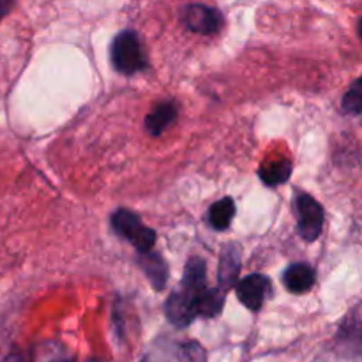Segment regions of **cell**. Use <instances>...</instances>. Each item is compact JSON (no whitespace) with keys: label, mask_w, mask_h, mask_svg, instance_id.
<instances>
[{"label":"cell","mask_w":362,"mask_h":362,"mask_svg":"<svg viewBox=\"0 0 362 362\" xmlns=\"http://www.w3.org/2000/svg\"><path fill=\"white\" fill-rule=\"evenodd\" d=\"M205 288V262L200 257H193L187 262L182 281L165 304L166 317L175 327H187L198 317V300Z\"/></svg>","instance_id":"obj_1"},{"label":"cell","mask_w":362,"mask_h":362,"mask_svg":"<svg viewBox=\"0 0 362 362\" xmlns=\"http://www.w3.org/2000/svg\"><path fill=\"white\" fill-rule=\"evenodd\" d=\"M110 59L113 67L122 74H134L147 67V55L140 37L133 30H122L115 35L110 46Z\"/></svg>","instance_id":"obj_2"},{"label":"cell","mask_w":362,"mask_h":362,"mask_svg":"<svg viewBox=\"0 0 362 362\" xmlns=\"http://www.w3.org/2000/svg\"><path fill=\"white\" fill-rule=\"evenodd\" d=\"M112 228L117 235L126 239L138 253L151 251L156 244V232L147 228L134 212L119 209L112 214Z\"/></svg>","instance_id":"obj_3"},{"label":"cell","mask_w":362,"mask_h":362,"mask_svg":"<svg viewBox=\"0 0 362 362\" xmlns=\"http://www.w3.org/2000/svg\"><path fill=\"white\" fill-rule=\"evenodd\" d=\"M141 362H207L204 346L197 341L158 339Z\"/></svg>","instance_id":"obj_4"},{"label":"cell","mask_w":362,"mask_h":362,"mask_svg":"<svg viewBox=\"0 0 362 362\" xmlns=\"http://www.w3.org/2000/svg\"><path fill=\"white\" fill-rule=\"evenodd\" d=\"M293 212L297 218V232L306 243H315L324 228V209L308 193L293 197Z\"/></svg>","instance_id":"obj_5"},{"label":"cell","mask_w":362,"mask_h":362,"mask_svg":"<svg viewBox=\"0 0 362 362\" xmlns=\"http://www.w3.org/2000/svg\"><path fill=\"white\" fill-rule=\"evenodd\" d=\"M336 352L343 359L362 361V320L357 315H350L336 334Z\"/></svg>","instance_id":"obj_6"},{"label":"cell","mask_w":362,"mask_h":362,"mask_svg":"<svg viewBox=\"0 0 362 362\" xmlns=\"http://www.w3.org/2000/svg\"><path fill=\"white\" fill-rule=\"evenodd\" d=\"M182 20L191 32L202 35H211L221 30L223 16L214 7L204 6V4H193L187 6L182 13Z\"/></svg>","instance_id":"obj_7"},{"label":"cell","mask_w":362,"mask_h":362,"mask_svg":"<svg viewBox=\"0 0 362 362\" xmlns=\"http://www.w3.org/2000/svg\"><path fill=\"white\" fill-rule=\"evenodd\" d=\"M271 290V279L264 274H250L235 285L237 297L251 311H258L264 306Z\"/></svg>","instance_id":"obj_8"},{"label":"cell","mask_w":362,"mask_h":362,"mask_svg":"<svg viewBox=\"0 0 362 362\" xmlns=\"http://www.w3.org/2000/svg\"><path fill=\"white\" fill-rule=\"evenodd\" d=\"M240 272V246L237 244H226L221 251V260H219V288L228 290L239 283Z\"/></svg>","instance_id":"obj_9"},{"label":"cell","mask_w":362,"mask_h":362,"mask_svg":"<svg viewBox=\"0 0 362 362\" xmlns=\"http://www.w3.org/2000/svg\"><path fill=\"white\" fill-rule=\"evenodd\" d=\"M179 117V105L175 101H163L152 108L145 119V127L152 136H159L165 133Z\"/></svg>","instance_id":"obj_10"},{"label":"cell","mask_w":362,"mask_h":362,"mask_svg":"<svg viewBox=\"0 0 362 362\" xmlns=\"http://www.w3.org/2000/svg\"><path fill=\"white\" fill-rule=\"evenodd\" d=\"M315 279H317L315 269L308 264H293L283 272V283L286 290L297 296L310 292L315 285Z\"/></svg>","instance_id":"obj_11"},{"label":"cell","mask_w":362,"mask_h":362,"mask_svg":"<svg viewBox=\"0 0 362 362\" xmlns=\"http://www.w3.org/2000/svg\"><path fill=\"white\" fill-rule=\"evenodd\" d=\"M138 264L144 269V272L147 274V278L151 279V285L156 290H163L166 286V279H168V267H166V262L163 260V257L156 251H145L140 253L138 258Z\"/></svg>","instance_id":"obj_12"},{"label":"cell","mask_w":362,"mask_h":362,"mask_svg":"<svg viewBox=\"0 0 362 362\" xmlns=\"http://www.w3.org/2000/svg\"><path fill=\"white\" fill-rule=\"evenodd\" d=\"M262 182L269 187H276L279 184H285L292 175V163L288 159H276V161H269L258 170Z\"/></svg>","instance_id":"obj_13"},{"label":"cell","mask_w":362,"mask_h":362,"mask_svg":"<svg viewBox=\"0 0 362 362\" xmlns=\"http://www.w3.org/2000/svg\"><path fill=\"white\" fill-rule=\"evenodd\" d=\"M233 216H235V204H233L232 198H223V200L216 202L209 209V225L212 226L218 232H223L230 226Z\"/></svg>","instance_id":"obj_14"},{"label":"cell","mask_w":362,"mask_h":362,"mask_svg":"<svg viewBox=\"0 0 362 362\" xmlns=\"http://www.w3.org/2000/svg\"><path fill=\"white\" fill-rule=\"evenodd\" d=\"M225 290L218 288H205L204 293L200 296V300H198V317L204 318H214L221 313L223 304H225Z\"/></svg>","instance_id":"obj_15"},{"label":"cell","mask_w":362,"mask_h":362,"mask_svg":"<svg viewBox=\"0 0 362 362\" xmlns=\"http://www.w3.org/2000/svg\"><path fill=\"white\" fill-rule=\"evenodd\" d=\"M34 362H74V359L57 343H42L35 352Z\"/></svg>","instance_id":"obj_16"},{"label":"cell","mask_w":362,"mask_h":362,"mask_svg":"<svg viewBox=\"0 0 362 362\" xmlns=\"http://www.w3.org/2000/svg\"><path fill=\"white\" fill-rule=\"evenodd\" d=\"M341 106L346 113L362 115V76L357 78V80L350 85L346 94L343 95Z\"/></svg>","instance_id":"obj_17"},{"label":"cell","mask_w":362,"mask_h":362,"mask_svg":"<svg viewBox=\"0 0 362 362\" xmlns=\"http://www.w3.org/2000/svg\"><path fill=\"white\" fill-rule=\"evenodd\" d=\"M13 4L14 0H0V18H4L7 13H9Z\"/></svg>","instance_id":"obj_18"},{"label":"cell","mask_w":362,"mask_h":362,"mask_svg":"<svg viewBox=\"0 0 362 362\" xmlns=\"http://www.w3.org/2000/svg\"><path fill=\"white\" fill-rule=\"evenodd\" d=\"M4 362H27V361H25V357L21 356L20 352H13L4 359Z\"/></svg>","instance_id":"obj_19"},{"label":"cell","mask_w":362,"mask_h":362,"mask_svg":"<svg viewBox=\"0 0 362 362\" xmlns=\"http://www.w3.org/2000/svg\"><path fill=\"white\" fill-rule=\"evenodd\" d=\"M357 30H359V37H361V41H362V18L359 20V27H357Z\"/></svg>","instance_id":"obj_20"}]
</instances>
